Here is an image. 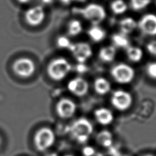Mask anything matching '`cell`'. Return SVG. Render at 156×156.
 Instances as JSON below:
<instances>
[{"mask_svg": "<svg viewBox=\"0 0 156 156\" xmlns=\"http://www.w3.org/2000/svg\"><path fill=\"white\" fill-rule=\"evenodd\" d=\"M93 125L87 119L80 118L72 122L69 132L77 143L85 144L93 133Z\"/></svg>", "mask_w": 156, "mask_h": 156, "instance_id": "cell-1", "label": "cell"}, {"mask_svg": "<svg viewBox=\"0 0 156 156\" xmlns=\"http://www.w3.org/2000/svg\"><path fill=\"white\" fill-rule=\"evenodd\" d=\"M76 12L90 22L93 26H98L107 16V12L105 8L96 3H91L85 7L78 8L76 10Z\"/></svg>", "mask_w": 156, "mask_h": 156, "instance_id": "cell-2", "label": "cell"}, {"mask_svg": "<svg viewBox=\"0 0 156 156\" xmlns=\"http://www.w3.org/2000/svg\"><path fill=\"white\" fill-rule=\"evenodd\" d=\"M72 69L71 64L65 58L58 57L49 62L47 73L52 80L61 81L68 76Z\"/></svg>", "mask_w": 156, "mask_h": 156, "instance_id": "cell-3", "label": "cell"}, {"mask_svg": "<svg viewBox=\"0 0 156 156\" xmlns=\"http://www.w3.org/2000/svg\"><path fill=\"white\" fill-rule=\"evenodd\" d=\"M111 76L117 83H129L134 79L136 72L132 66L126 63H118L111 69Z\"/></svg>", "mask_w": 156, "mask_h": 156, "instance_id": "cell-4", "label": "cell"}, {"mask_svg": "<svg viewBox=\"0 0 156 156\" xmlns=\"http://www.w3.org/2000/svg\"><path fill=\"white\" fill-rule=\"evenodd\" d=\"M55 134L53 131L48 127H43L38 130L34 137L36 148L39 151H45L54 144Z\"/></svg>", "mask_w": 156, "mask_h": 156, "instance_id": "cell-5", "label": "cell"}, {"mask_svg": "<svg viewBox=\"0 0 156 156\" xmlns=\"http://www.w3.org/2000/svg\"><path fill=\"white\" fill-rule=\"evenodd\" d=\"M13 69L17 76L21 78H28L35 73L36 66L32 59L22 57L15 61L13 65Z\"/></svg>", "mask_w": 156, "mask_h": 156, "instance_id": "cell-6", "label": "cell"}, {"mask_svg": "<svg viewBox=\"0 0 156 156\" xmlns=\"http://www.w3.org/2000/svg\"><path fill=\"white\" fill-rule=\"evenodd\" d=\"M68 50L70 51L74 59L79 64H84L93 54V50L91 46L84 42L72 43Z\"/></svg>", "mask_w": 156, "mask_h": 156, "instance_id": "cell-7", "label": "cell"}, {"mask_svg": "<svg viewBox=\"0 0 156 156\" xmlns=\"http://www.w3.org/2000/svg\"><path fill=\"white\" fill-rule=\"evenodd\" d=\"M133 98L129 92L118 90L113 92L111 95V102L117 110L125 111L129 109L132 104Z\"/></svg>", "mask_w": 156, "mask_h": 156, "instance_id": "cell-8", "label": "cell"}, {"mask_svg": "<svg viewBox=\"0 0 156 156\" xmlns=\"http://www.w3.org/2000/svg\"><path fill=\"white\" fill-rule=\"evenodd\" d=\"M138 27L143 34L149 37L156 36V15L147 13L138 22Z\"/></svg>", "mask_w": 156, "mask_h": 156, "instance_id": "cell-9", "label": "cell"}, {"mask_svg": "<svg viewBox=\"0 0 156 156\" xmlns=\"http://www.w3.org/2000/svg\"><path fill=\"white\" fill-rule=\"evenodd\" d=\"M25 20L30 26L36 27L43 23L46 18V12L43 6L35 5L28 9L24 15Z\"/></svg>", "mask_w": 156, "mask_h": 156, "instance_id": "cell-10", "label": "cell"}, {"mask_svg": "<svg viewBox=\"0 0 156 156\" xmlns=\"http://www.w3.org/2000/svg\"><path fill=\"white\" fill-rule=\"evenodd\" d=\"M58 115L62 119H69L73 116L76 110V105L71 99L63 98L58 101L56 107Z\"/></svg>", "mask_w": 156, "mask_h": 156, "instance_id": "cell-11", "label": "cell"}, {"mask_svg": "<svg viewBox=\"0 0 156 156\" xmlns=\"http://www.w3.org/2000/svg\"><path fill=\"white\" fill-rule=\"evenodd\" d=\"M67 87L72 94L77 97H83L87 93L89 83L84 78L76 77L69 81Z\"/></svg>", "mask_w": 156, "mask_h": 156, "instance_id": "cell-12", "label": "cell"}, {"mask_svg": "<svg viewBox=\"0 0 156 156\" xmlns=\"http://www.w3.org/2000/svg\"><path fill=\"white\" fill-rule=\"evenodd\" d=\"M96 121L102 125H108L113 122L114 116L110 110L105 108L97 109L94 112Z\"/></svg>", "mask_w": 156, "mask_h": 156, "instance_id": "cell-13", "label": "cell"}, {"mask_svg": "<svg viewBox=\"0 0 156 156\" xmlns=\"http://www.w3.org/2000/svg\"><path fill=\"white\" fill-rule=\"evenodd\" d=\"M137 27L138 22L130 16L124 17L119 22V29L121 33L127 36L132 34Z\"/></svg>", "mask_w": 156, "mask_h": 156, "instance_id": "cell-14", "label": "cell"}, {"mask_svg": "<svg viewBox=\"0 0 156 156\" xmlns=\"http://www.w3.org/2000/svg\"><path fill=\"white\" fill-rule=\"evenodd\" d=\"M116 55V48L113 45L102 47L99 50L98 58L102 62L110 63L113 62Z\"/></svg>", "mask_w": 156, "mask_h": 156, "instance_id": "cell-15", "label": "cell"}, {"mask_svg": "<svg viewBox=\"0 0 156 156\" xmlns=\"http://www.w3.org/2000/svg\"><path fill=\"white\" fill-rule=\"evenodd\" d=\"M94 87L96 92L101 95H105L111 90V86L110 82L105 77H100L94 81Z\"/></svg>", "mask_w": 156, "mask_h": 156, "instance_id": "cell-16", "label": "cell"}, {"mask_svg": "<svg viewBox=\"0 0 156 156\" xmlns=\"http://www.w3.org/2000/svg\"><path fill=\"white\" fill-rule=\"evenodd\" d=\"M87 34L91 41L95 43H100L106 37V31L99 26H92L87 31Z\"/></svg>", "mask_w": 156, "mask_h": 156, "instance_id": "cell-17", "label": "cell"}, {"mask_svg": "<svg viewBox=\"0 0 156 156\" xmlns=\"http://www.w3.org/2000/svg\"><path fill=\"white\" fill-rule=\"evenodd\" d=\"M126 55L131 62L137 63L143 60L144 53L139 47L129 45L126 48Z\"/></svg>", "mask_w": 156, "mask_h": 156, "instance_id": "cell-18", "label": "cell"}, {"mask_svg": "<svg viewBox=\"0 0 156 156\" xmlns=\"http://www.w3.org/2000/svg\"><path fill=\"white\" fill-rule=\"evenodd\" d=\"M97 142L105 148L109 149L113 145V137L110 131L103 130L97 135Z\"/></svg>", "mask_w": 156, "mask_h": 156, "instance_id": "cell-19", "label": "cell"}, {"mask_svg": "<svg viewBox=\"0 0 156 156\" xmlns=\"http://www.w3.org/2000/svg\"><path fill=\"white\" fill-rule=\"evenodd\" d=\"M111 41L113 42V46L118 48L126 49L130 45L129 39L127 35L122 34V33H118L112 35L111 37Z\"/></svg>", "mask_w": 156, "mask_h": 156, "instance_id": "cell-20", "label": "cell"}, {"mask_svg": "<svg viewBox=\"0 0 156 156\" xmlns=\"http://www.w3.org/2000/svg\"><path fill=\"white\" fill-rule=\"evenodd\" d=\"M83 32L81 22L78 19H72L69 22L67 27V32L69 37H76Z\"/></svg>", "mask_w": 156, "mask_h": 156, "instance_id": "cell-21", "label": "cell"}, {"mask_svg": "<svg viewBox=\"0 0 156 156\" xmlns=\"http://www.w3.org/2000/svg\"><path fill=\"white\" fill-rule=\"evenodd\" d=\"M110 8L111 12L116 15H122L128 10V5L124 0H113L111 3Z\"/></svg>", "mask_w": 156, "mask_h": 156, "instance_id": "cell-22", "label": "cell"}, {"mask_svg": "<svg viewBox=\"0 0 156 156\" xmlns=\"http://www.w3.org/2000/svg\"><path fill=\"white\" fill-rule=\"evenodd\" d=\"M151 0H130V5L134 11L144 9L151 4Z\"/></svg>", "mask_w": 156, "mask_h": 156, "instance_id": "cell-23", "label": "cell"}, {"mask_svg": "<svg viewBox=\"0 0 156 156\" xmlns=\"http://www.w3.org/2000/svg\"><path fill=\"white\" fill-rule=\"evenodd\" d=\"M71 41L68 37L60 36L57 39V45L60 49H68L71 45Z\"/></svg>", "mask_w": 156, "mask_h": 156, "instance_id": "cell-24", "label": "cell"}, {"mask_svg": "<svg viewBox=\"0 0 156 156\" xmlns=\"http://www.w3.org/2000/svg\"><path fill=\"white\" fill-rule=\"evenodd\" d=\"M147 73L149 77L156 80V62H150L147 66Z\"/></svg>", "mask_w": 156, "mask_h": 156, "instance_id": "cell-25", "label": "cell"}, {"mask_svg": "<svg viewBox=\"0 0 156 156\" xmlns=\"http://www.w3.org/2000/svg\"><path fill=\"white\" fill-rule=\"evenodd\" d=\"M147 50L154 56H156V40H152L147 44Z\"/></svg>", "mask_w": 156, "mask_h": 156, "instance_id": "cell-26", "label": "cell"}, {"mask_svg": "<svg viewBox=\"0 0 156 156\" xmlns=\"http://www.w3.org/2000/svg\"><path fill=\"white\" fill-rule=\"evenodd\" d=\"M84 156H103V155H102V153L97 151L95 149L94 151L90 153V154L86 155H84Z\"/></svg>", "mask_w": 156, "mask_h": 156, "instance_id": "cell-27", "label": "cell"}, {"mask_svg": "<svg viewBox=\"0 0 156 156\" xmlns=\"http://www.w3.org/2000/svg\"><path fill=\"white\" fill-rule=\"evenodd\" d=\"M17 1L19 3H21V4H30V3L32 2H34L35 0H17Z\"/></svg>", "mask_w": 156, "mask_h": 156, "instance_id": "cell-28", "label": "cell"}, {"mask_svg": "<svg viewBox=\"0 0 156 156\" xmlns=\"http://www.w3.org/2000/svg\"><path fill=\"white\" fill-rule=\"evenodd\" d=\"M59 1L62 3L63 4H65V5H68L69 4H71L72 2L74 1H76V0H59Z\"/></svg>", "mask_w": 156, "mask_h": 156, "instance_id": "cell-29", "label": "cell"}, {"mask_svg": "<svg viewBox=\"0 0 156 156\" xmlns=\"http://www.w3.org/2000/svg\"><path fill=\"white\" fill-rule=\"evenodd\" d=\"M2 144V138L1 136H0V147H1Z\"/></svg>", "mask_w": 156, "mask_h": 156, "instance_id": "cell-30", "label": "cell"}, {"mask_svg": "<svg viewBox=\"0 0 156 156\" xmlns=\"http://www.w3.org/2000/svg\"><path fill=\"white\" fill-rule=\"evenodd\" d=\"M118 156H128V155H123V154H120V155H118Z\"/></svg>", "mask_w": 156, "mask_h": 156, "instance_id": "cell-31", "label": "cell"}, {"mask_svg": "<svg viewBox=\"0 0 156 156\" xmlns=\"http://www.w3.org/2000/svg\"><path fill=\"white\" fill-rule=\"evenodd\" d=\"M76 1H78V2H83V1H85V0H76Z\"/></svg>", "mask_w": 156, "mask_h": 156, "instance_id": "cell-32", "label": "cell"}, {"mask_svg": "<svg viewBox=\"0 0 156 156\" xmlns=\"http://www.w3.org/2000/svg\"><path fill=\"white\" fill-rule=\"evenodd\" d=\"M144 156H154V155H144Z\"/></svg>", "mask_w": 156, "mask_h": 156, "instance_id": "cell-33", "label": "cell"}, {"mask_svg": "<svg viewBox=\"0 0 156 156\" xmlns=\"http://www.w3.org/2000/svg\"><path fill=\"white\" fill-rule=\"evenodd\" d=\"M65 156H74V155H66Z\"/></svg>", "mask_w": 156, "mask_h": 156, "instance_id": "cell-34", "label": "cell"}]
</instances>
